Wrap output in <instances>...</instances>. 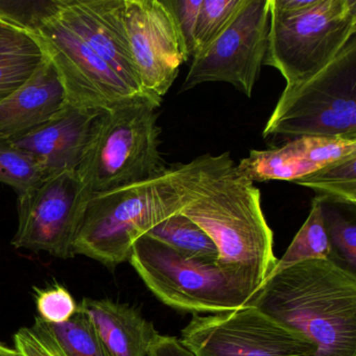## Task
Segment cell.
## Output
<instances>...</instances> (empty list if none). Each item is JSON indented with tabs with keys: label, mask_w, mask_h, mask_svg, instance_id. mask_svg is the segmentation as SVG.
<instances>
[{
	"label": "cell",
	"mask_w": 356,
	"mask_h": 356,
	"mask_svg": "<svg viewBox=\"0 0 356 356\" xmlns=\"http://www.w3.org/2000/svg\"><path fill=\"white\" fill-rule=\"evenodd\" d=\"M187 168L188 201L180 213L212 239L218 266L258 291L277 261L259 189L237 170L229 152L200 156Z\"/></svg>",
	"instance_id": "6da1fadb"
},
{
	"label": "cell",
	"mask_w": 356,
	"mask_h": 356,
	"mask_svg": "<svg viewBox=\"0 0 356 356\" xmlns=\"http://www.w3.org/2000/svg\"><path fill=\"white\" fill-rule=\"evenodd\" d=\"M247 305L312 341L316 356H356V274L329 259L266 279Z\"/></svg>",
	"instance_id": "7a4b0ae2"
},
{
	"label": "cell",
	"mask_w": 356,
	"mask_h": 356,
	"mask_svg": "<svg viewBox=\"0 0 356 356\" xmlns=\"http://www.w3.org/2000/svg\"><path fill=\"white\" fill-rule=\"evenodd\" d=\"M187 201V163L176 164L151 180L91 195L76 231L74 255L113 270L129 261L139 237L181 212Z\"/></svg>",
	"instance_id": "3957f363"
},
{
	"label": "cell",
	"mask_w": 356,
	"mask_h": 356,
	"mask_svg": "<svg viewBox=\"0 0 356 356\" xmlns=\"http://www.w3.org/2000/svg\"><path fill=\"white\" fill-rule=\"evenodd\" d=\"M161 103L152 95H136L97 114L76 168L90 197L151 180L168 170L160 153Z\"/></svg>",
	"instance_id": "277c9868"
},
{
	"label": "cell",
	"mask_w": 356,
	"mask_h": 356,
	"mask_svg": "<svg viewBox=\"0 0 356 356\" xmlns=\"http://www.w3.org/2000/svg\"><path fill=\"white\" fill-rule=\"evenodd\" d=\"M355 36L356 0H270L264 65L291 86L320 72Z\"/></svg>",
	"instance_id": "5b68a950"
},
{
	"label": "cell",
	"mask_w": 356,
	"mask_h": 356,
	"mask_svg": "<svg viewBox=\"0 0 356 356\" xmlns=\"http://www.w3.org/2000/svg\"><path fill=\"white\" fill-rule=\"evenodd\" d=\"M129 261L162 303L180 312H231L247 305L257 291L218 262L186 257L147 234L135 241Z\"/></svg>",
	"instance_id": "8992f818"
},
{
	"label": "cell",
	"mask_w": 356,
	"mask_h": 356,
	"mask_svg": "<svg viewBox=\"0 0 356 356\" xmlns=\"http://www.w3.org/2000/svg\"><path fill=\"white\" fill-rule=\"evenodd\" d=\"M262 134L356 139V36L320 72L285 86Z\"/></svg>",
	"instance_id": "52a82bcc"
},
{
	"label": "cell",
	"mask_w": 356,
	"mask_h": 356,
	"mask_svg": "<svg viewBox=\"0 0 356 356\" xmlns=\"http://www.w3.org/2000/svg\"><path fill=\"white\" fill-rule=\"evenodd\" d=\"M180 339L195 356H316L312 341L251 305L193 314Z\"/></svg>",
	"instance_id": "ba28073f"
},
{
	"label": "cell",
	"mask_w": 356,
	"mask_h": 356,
	"mask_svg": "<svg viewBox=\"0 0 356 356\" xmlns=\"http://www.w3.org/2000/svg\"><path fill=\"white\" fill-rule=\"evenodd\" d=\"M89 197L76 170L45 177L17 195L18 226L11 245L62 259L74 257V238Z\"/></svg>",
	"instance_id": "9c48e42d"
},
{
	"label": "cell",
	"mask_w": 356,
	"mask_h": 356,
	"mask_svg": "<svg viewBox=\"0 0 356 356\" xmlns=\"http://www.w3.org/2000/svg\"><path fill=\"white\" fill-rule=\"evenodd\" d=\"M270 0H245L230 24L193 57L180 92L224 82L251 97L268 49Z\"/></svg>",
	"instance_id": "30bf717a"
},
{
	"label": "cell",
	"mask_w": 356,
	"mask_h": 356,
	"mask_svg": "<svg viewBox=\"0 0 356 356\" xmlns=\"http://www.w3.org/2000/svg\"><path fill=\"white\" fill-rule=\"evenodd\" d=\"M57 13L41 22L36 31L26 34L38 43L57 70L66 103L103 111L124 99L140 95L72 32Z\"/></svg>",
	"instance_id": "8fae6325"
},
{
	"label": "cell",
	"mask_w": 356,
	"mask_h": 356,
	"mask_svg": "<svg viewBox=\"0 0 356 356\" xmlns=\"http://www.w3.org/2000/svg\"><path fill=\"white\" fill-rule=\"evenodd\" d=\"M124 26L141 87L163 99L189 59L168 0H124Z\"/></svg>",
	"instance_id": "7c38bea8"
},
{
	"label": "cell",
	"mask_w": 356,
	"mask_h": 356,
	"mask_svg": "<svg viewBox=\"0 0 356 356\" xmlns=\"http://www.w3.org/2000/svg\"><path fill=\"white\" fill-rule=\"evenodd\" d=\"M57 15L135 92L147 95L131 57L124 0H59Z\"/></svg>",
	"instance_id": "4fadbf2b"
},
{
	"label": "cell",
	"mask_w": 356,
	"mask_h": 356,
	"mask_svg": "<svg viewBox=\"0 0 356 356\" xmlns=\"http://www.w3.org/2000/svg\"><path fill=\"white\" fill-rule=\"evenodd\" d=\"M99 112L65 103L49 120L10 143L35 160L44 178L76 170Z\"/></svg>",
	"instance_id": "5bb4252c"
},
{
	"label": "cell",
	"mask_w": 356,
	"mask_h": 356,
	"mask_svg": "<svg viewBox=\"0 0 356 356\" xmlns=\"http://www.w3.org/2000/svg\"><path fill=\"white\" fill-rule=\"evenodd\" d=\"M356 154V139L298 137L280 147L250 152L237 170L252 182L293 181Z\"/></svg>",
	"instance_id": "9a60e30c"
},
{
	"label": "cell",
	"mask_w": 356,
	"mask_h": 356,
	"mask_svg": "<svg viewBox=\"0 0 356 356\" xmlns=\"http://www.w3.org/2000/svg\"><path fill=\"white\" fill-rule=\"evenodd\" d=\"M65 103L59 74L47 58L24 86L0 103V139L10 141L26 134L51 118Z\"/></svg>",
	"instance_id": "2e32d148"
},
{
	"label": "cell",
	"mask_w": 356,
	"mask_h": 356,
	"mask_svg": "<svg viewBox=\"0 0 356 356\" xmlns=\"http://www.w3.org/2000/svg\"><path fill=\"white\" fill-rule=\"evenodd\" d=\"M78 309L90 321L111 356H147L159 333L128 304L85 298Z\"/></svg>",
	"instance_id": "e0dca14e"
},
{
	"label": "cell",
	"mask_w": 356,
	"mask_h": 356,
	"mask_svg": "<svg viewBox=\"0 0 356 356\" xmlns=\"http://www.w3.org/2000/svg\"><path fill=\"white\" fill-rule=\"evenodd\" d=\"M45 59L38 43L22 31L0 43V103L24 86Z\"/></svg>",
	"instance_id": "ac0fdd59"
},
{
	"label": "cell",
	"mask_w": 356,
	"mask_h": 356,
	"mask_svg": "<svg viewBox=\"0 0 356 356\" xmlns=\"http://www.w3.org/2000/svg\"><path fill=\"white\" fill-rule=\"evenodd\" d=\"M331 248L323 216V197L318 195L312 202L309 216L281 259L277 260L266 279L295 264L314 259H330Z\"/></svg>",
	"instance_id": "d6986e66"
},
{
	"label": "cell",
	"mask_w": 356,
	"mask_h": 356,
	"mask_svg": "<svg viewBox=\"0 0 356 356\" xmlns=\"http://www.w3.org/2000/svg\"><path fill=\"white\" fill-rule=\"evenodd\" d=\"M147 234L186 257L218 262V249L212 239L180 212L168 216Z\"/></svg>",
	"instance_id": "ffe728a7"
},
{
	"label": "cell",
	"mask_w": 356,
	"mask_h": 356,
	"mask_svg": "<svg viewBox=\"0 0 356 356\" xmlns=\"http://www.w3.org/2000/svg\"><path fill=\"white\" fill-rule=\"evenodd\" d=\"M293 183L316 191L329 203L355 207L356 154L341 158Z\"/></svg>",
	"instance_id": "44dd1931"
},
{
	"label": "cell",
	"mask_w": 356,
	"mask_h": 356,
	"mask_svg": "<svg viewBox=\"0 0 356 356\" xmlns=\"http://www.w3.org/2000/svg\"><path fill=\"white\" fill-rule=\"evenodd\" d=\"M47 327L66 356H111L90 321L79 309L67 322Z\"/></svg>",
	"instance_id": "7402d4cb"
},
{
	"label": "cell",
	"mask_w": 356,
	"mask_h": 356,
	"mask_svg": "<svg viewBox=\"0 0 356 356\" xmlns=\"http://www.w3.org/2000/svg\"><path fill=\"white\" fill-rule=\"evenodd\" d=\"M325 228L331 248V261L356 274L355 218L343 216L339 210L328 207L323 197Z\"/></svg>",
	"instance_id": "603a6c76"
},
{
	"label": "cell",
	"mask_w": 356,
	"mask_h": 356,
	"mask_svg": "<svg viewBox=\"0 0 356 356\" xmlns=\"http://www.w3.org/2000/svg\"><path fill=\"white\" fill-rule=\"evenodd\" d=\"M43 178L42 170L33 158L9 140L0 139V183L12 187L18 195L34 187Z\"/></svg>",
	"instance_id": "cb8c5ba5"
},
{
	"label": "cell",
	"mask_w": 356,
	"mask_h": 356,
	"mask_svg": "<svg viewBox=\"0 0 356 356\" xmlns=\"http://www.w3.org/2000/svg\"><path fill=\"white\" fill-rule=\"evenodd\" d=\"M245 3V0H202L195 26V55L225 30Z\"/></svg>",
	"instance_id": "d4e9b609"
},
{
	"label": "cell",
	"mask_w": 356,
	"mask_h": 356,
	"mask_svg": "<svg viewBox=\"0 0 356 356\" xmlns=\"http://www.w3.org/2000/svg\"><path fill=\"white\" fill-rule=\"evenodd\" d=\"M58 9L59 0H0V22L15 30L33 33Z\"/></svg>",
	"instance_id": "484cf974"
},
{
	"label": "cell",
	"mask_w": 356,
	"mask_h": 356,
	"mask_svg": "<svg viewBox=\"0 0 356 356\" xmlns=\"http://www.w3.org/2000/svg\"><path fill=\"white\" fill-rule=\"evenodd\" d=\"M14 345L24 356H66L47 323L39 316L32 327H24L15 333Z\"/></svg>",
	"instance_id": "4316f807"
},
{
	"label": "cell",
	"mask_w": 356,
	"mask_h": 356,
	"mask_svg": "<svg viewBox=\"0 0 356 356\" xmlns=\"http://www.w3.org/2000/svg\"><path fill=\"white\" fill-rule=\"evenodd\" d=\"M39 318L47 324L56 325L70 321L78 312V304L67 289L62 285L37 291Z\"/></svg>",
	"instance_id": "83f0119b"
},
{
	"label": "cell",
	"mask_w": 356,
	"mask_h": 356,
	"mask_svg": "<svg viewBox=\"0 0 356 356\" xmlns=\"http://www.w3.org/2000/svg\"><path fill=\"white\" fill-rule=\"evenodd\" d=\"M189 58L195 55V33L202 0H168Z\"/></svg>",
	"instance_id": "f1b7e54d"
},
{
	"label": "cell",
	"mask_w": 356,
	"mask_h": 356,
	"mask_svg": "<svg viewBox=\"0 0 356 356\" xmlns=\"http://www.w3.org/2000/svg\"><path fill=\"white\" fill-rule=\"evenodd\" d=\"M147 356H195L180 339L158 334Z\"/></svg>",
	"instance_id": "f546056e"
},
{
	"label": "cell",
	"mask_w": 356,
	"mask_h": 356,
	"mask_svg": "<svg viewBox=\"0 0 356 356\" xmlns=\"http://www.w3.org/2000/svg\"><path fill=\"white\" fill-rule=\"evenodd\" d=\"M15 29L10 28L6 24H0V43L7 40L8 38L12 36L16 32Z\"/></svg>",
	"instance_id": "4dcf8cb0"
},
{
	"label": "cell",
	"mask_w": 356,
	"mask_h": 356,
	"mask_svg": "<svg viewBox=\"0 0 356 356\" xmlns=\"http://www.w3.org/2000/svg\"><path fill=\"white\" fill-rule=\"evenodd\" d=\"M0 356H24L16 348H10L0 343Z\"/></svg>",
	"instance_id": "1f68e13d"
},
{
	"label": "cell",
	"mask_w": 356,
	"mask_h": 356,
	"mask_svg": "<svg viewBox=\"0 0 356 356\" xmlns=\"http://www.w3.org/2000/svg\"><path fill=\"white\" fill-rule=\"evenodd\" d=\"M0 24H1V22H0Z\"/></svg>",
	"instance_id": "d6a6232c"
}]
</instances>
